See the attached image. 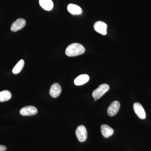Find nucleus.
<instances>
[{"instance_id": "obj_1", "label": "nucleus", "mask_w": 151, "mask_h": 151, "mask_svg": "<svg viewBox=\"0 0 151 151\" xmlns=\"http://www.w3.org/2000/svg\"><path fill=\"white\" fill-rule=\"evenodd\" d=\"M85 49L82 45L78 43H73L67 47L65 50V54L67 56H78L85 52Z\"/></svg>"}, {"instance_id": "obj_11", "label": "nucleus", "mask_w": 151, "mask_h": 151, "mask_svg": "<svg viewBox=\"0 0 151 151\" xmlns=\"http://www.w3.org/2000/svg\"><path fill=\"white\" fill-rule=\"evenodd\" d=\"M89 79V76L87 74H81L75 78L74 81V84L77 86L83 85L88 82Z\"/></svg>"}, {"instance_id": "obj_5", "label": "nucleus", "mask_w": 151, "mask_h": 151, "mask_svg": "<svg viewBox=\"0 0 151 151\" xmlns=\"http://www.w3.org/2000/svg\"><path fill=\"white\" fill-rule=\"evenodd\" d=\"M26 24L25 20L23 19L20 18L17 19L12 25L11 30L14 32L18 31L22 29L24 27Z\"/></svg>"}, {"instance_id": "obj_16", "label": "nucleus", "mask_w": 151, "mask_h": 151, "mask_svg": "<svg viewBox=\"0 0 151 151\" xmlns=\"http://www.w3.org/2000/svg\"><path fill=\"white\" fill-rule=\"evenodd\" d=\"M6 147L5 146L0 145V151H6Z\"/></svg>"}, {"instance_id": "obj_4", "label": "nucleus", "mask_w": 151, "mask_h": 151, "mask_svg": "<svg viewBox=\"0 0 151 151\" xmlns=\"http://www.w3.org/2000/svg\"><path fill=\"white\" fill-rule=\"evenodd\" d=\"M37 113V109L33 106H25L22 108L20 111L21 115L23 116H34Z\"/></svg>"}, {"instance_id": "obj_8", "label": "nucleus", "mask_w": 151, "mask_h": 151, "mask_svg": "<svg viewBox=\"0 0 151 151\" xmlns=\"http://www.w3.org/2000/svg\"><path fill=\"white\" fill-rule=\"evenodd\" d=\"M134 111L136 115L137 116L139 119H145L146 118V113L145 110L143 108V106L140 103H136L134 104Z\"/></svg>"}, {"instance_id": "obj_10", "label": "nucleus", "mask_w": 151, "mask_h": 151, "mask_svg": "<svg viewBox=\"0 0 151 151\" xmlns=\"http://www.w3.org/2000/svg\"><path fill=\"white\" fill-rule=\"evenodd\" d=\"M101 132L103 137L107 138L113 134L114 130L108 125L103 124L101 127Z\"/></svg>"}, {"instance_id": "obj_15", "label": "nucleus", "mask_w": 151, "mask_h": 151, "mask_svg": "<svg viewBox=\"0 0 151 151\" xmlns=\"http://www.w3.org/2000/svg\"><path fill=\"white\" fill-rule=\"evenodd\" d=\"M24 65V61L23 59L20 60L17 63L16 65L14 68L12 70V72L14 74H17L21 72Z\"/></svg>"}, {"instance_id": "obj_17", "label": "nucleus", "mask_w": 151, "mask_h": 151, "mask_svg": "<svg viewBox=\"0 0 151 151\" xmlns=\"http://www.w3.org/2000/svg\"><path fill=\"white\" fill-rule=\"evenodd\" d=\"M96 100H97V99H94V101H96Z\"/></svg>"}, {"instance_id": "obj_6", "label": "nucleus", "mask_w": 151, "mask_h": 151, "mask_svg": "<svg viewBox=\"0 0 151 151\" xmlns=\"http://www.w3.org/2000/svg\"><path fill=\"white\" fill-rule=\"evenodd\" d=\"M120 107V103L119 101H114L109 106L107 110L108 114L109 116H115L119 112Z\"/></svg>"}, {"instance_id": "obj_2", "label": "nucleus", "mask_w": 151, "mask_h": 151, "mask_svg": "<svg viewBox=\"0 0 151 151\" xmlns=\"http://www.w3.org/2000/svg\"><path fill=\"white\" fill-rule=\"evenodd\" d=\"M110 89L109 85L108 84H101L99 87L94 90L92 92V97L94 99H100L106 92H108Z\"/></svg>"}, {"instance_id": "obj_3", "label": "nucleus", "mask_w": 151, "mask_h": 151, "mask_svg": "<svg viewBox=\"0 0 151 151\" xmlns=\"http://www.w3.org/2000/svg\"><path fill=\"white\" fill-rule=\"evenodd\" d=\"M76 134L78 140L81 142H85L87 139V132L85 127L83 125H80L76 128Z\"/></svg>"}, {"instance_id": "obj_14", "label": "nucleus", "mask_w": 151, "mask_h": 151, "mask_svg": "<svg viewBox=\"0 0 151 151\" xmlns=\"http://www.w3.org/2000/svg\"><path fill=\"white\" fill-rule=\"evenodd\" d=\"M11 92L8 90H4L0 92V102L8 101L12 97Z\"/></svg>"}, {"instance_id": "obj_12", "label": "nucleus", "mask_w": 151, "mask_h": 151, "mask_svg": "<svg viewBox=\"0 0 151 151\" xmlns=\"http://www.w3.org/2000/svg\"><path fill=\"white\" fill-rule=\"evenodd\" d=\"M40 5L44 9L50 11L53 7V3L52 0H39Z\"/></svg>"}, {"instance_id": "obj_9", "label": "nucleus", "mask_w": 151, "mask_h": 151, "mask_svg": "<svg viewBox=\"0 0 151 151\" xmlns=\"http://www.w3.org/2000/svg\"><path fill=\"white\" fill-rule=\"evenodd\" d=\"M61 92V87L58 83H54L51 85L49 93L51 97L56 98L60 95Z\"/></svg>"}, {"instance_id": "obj_13", "label": "nucleus", "mask_w": 151, "mask_h": 151, "mask_svg": "<svg viewBox=\"0 0 151 151\" xmlns=\"http://www.w3.org/2000/svg\"><path fill=\"white\" fill-rule=\"evenodd\" d=\"M68 12L73 15L80 14L82 12V10L79 6L73 4H69L67 7Z\"/></svg>"}, {"instance_id": "obj_7", "label": "nucleus", "mask_w": 151, "mask_h": 151, "mask_svg": "<svg viewBox=\"0 0 151 151\" xmlns=\"http://www.w3.org/2000/svg\"><path fill=\"white\" fill-rule=\"evenodd\" d=\"M94 27L96 31L102 35H105L107 34V25L104 22H96L94 24Z\"/></svg>"}]
</instances>
